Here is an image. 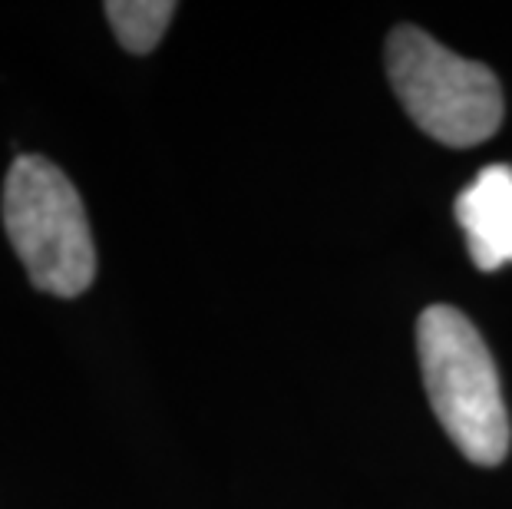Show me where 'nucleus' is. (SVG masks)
Wrapping results in <instances>:
<instances>
[{"label": "nucleus", "mask_w": 512, "mask_h": 509, "mask_svg": "<svg viewBox=\"0 0 512 509\" xmlns=\"http://www.w3.org/2000/svg\"><path fill=\"white\" fill-rule=\"evenodd\" d=\"M417 354L430 407L450 440L476 467H499L512 443L509 410L473 321L450 305H430L417 321Z\"/></svg>", "instance_id": "f257e3e1"}, {"label": "nucleus", "mask_w": 512, "mask_h": 509, "mask_svg": "<svg viewBox=\"0 0 512 509\" xmlns=\"http://www.w3.org/2000/svg\"><path fill=\"white\" fill-rule=\"evenodd\" d=\"M4 229L30 285L76 298L96 278V248L83 199L50 159L20 153L4 179Z\"/></svg>", "instance_id": "f03ea898"}, {"label": "nucleus", "mask_w": 512, "mask_h": 509, "mask_svg": "<svg viewBox=\"0 0 512 509\" xmlns=\"http://www.w3.org/2000/svg\"><path fill=\"white\" fill-rule=\"evenodd\" d=\"M384 63L400 106L437 143L466 149L496 136L503 86L486 63L456 57L413 24L390 30Z\"/></svg>", "instance_id": "7ed1b4c3"}, {"label": "nucleus", "mask_w": 512, "mask_h": 509, "mask_svg": "<svg viewBox=\"0 0 512 509\" xmlns=\"http://www.w3.org/2000/svg\"><path fill=\"white\" fill-rule=\"evenodd\" d=\"M456 222L479 272H499L512 262V169L486 166L456 196Z\"/></svg>", "instance_id": "20e7f679"}, {"label": "nucleus", "mask_w": 512, "mask_h": 509, "mask_svg": "<svg viewBox=\"0 0 512 509\" xmlns=\"http://www.w3.org/2000/svg\"><path fill=\"white\" fill-rule=\"evenodd\" d=\"M106 20L116 30V40L123 43L129 53H149L156 50V43L172 24L176 4L172 0H110L103 7Z\"/></svg>", "instance_id": "39448f33"}]
</instances>
